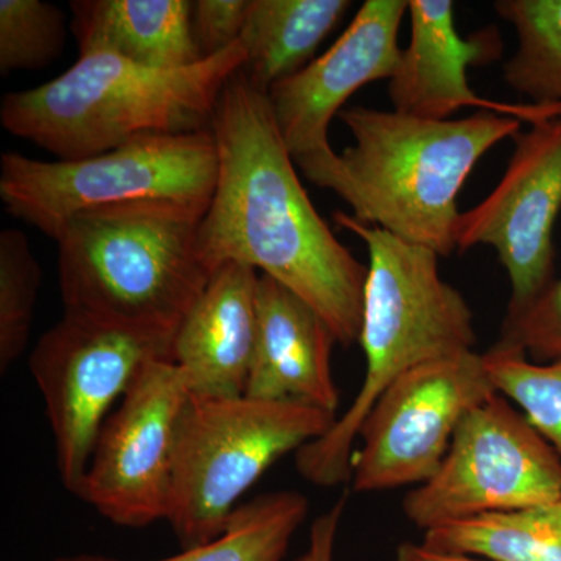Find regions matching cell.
I'll return each mask as SVG.
<instances>
[{
    "label": "cell",
    "mask_w": 561,
    "mask_h": 561,
    "mask_svg": "<svg viewBox=\"0 0 561 561\" xmlns=\"http://www.w3.org/2000/svg\"><path fill=\"white\" fill-rule=\"evenodd\" d=\"M210 130L219 173L198 228L203 264L213 275L239 262L278 280L350 348L359 341L368 265L339 242L302 187L268 92L241 70L221 92Z\"/></svg>",
    "instance_id": "cell-1"
},
{
    "label": "cell",
    "mask_w": 561,
    "mask_h": 561,
    "mask_svg": "<svg viewBox=\"0 0 561 561\" xmlns=\"http://www.w3.org/2000/svg\"><path fill=\"white\" fill-rule=\"evenodd\" d=\"M339 119L353 146L306 179L335 192L354 219L440 257L457 251V198L465 181L486 151L523 127L522 121L490 111L430 121L362 105L343 110Z\"/></svg>",
    "instance_id": "cell-2"
},
{
    "label": "cell",
    "mask_w": 561,
    "mask_h": 561,
    "mask_svg": "<svg viewBox=\"0 0 561 561\" xmlns=\"http://www.w3.org/2000/svg\"><path fill=\"white\" fill-rule=\"evenodd\" d=\"M334 221L364 242L370 264L357 341L365 356L364 381L330 432L295 454L301 478L323 489L350 482L362 424L391 383L427 362L474 351L478 341L474 313L442 278L435 251L342 210Z\"/></svg>",
    "instance_id": "cell-3"
},
{
    "label": "cell",
    "mask_w": 561,
    "mask_h": 561,
    "mask_svg": "<svg viewBox=\"0 0 561 561\" xmlns=\"http://www.w3.org/2000/svg\"><path fill=\"white\" fill-rule=\"evenodd\" d=\"M247 65L241 43L181 69H151L111 54L80 55L57 79L9 92L0 122L58 161L95 157L146 135L213 127L221 92Z\"/></svg>",
    "instance_id": "cell-4"
},
{
    "label": "cell",
    "mask_w": 561,
    "mask_h": 561,
    "mask_svg": "<svg viewBox=\"0 0 561 561\" xmlns=\"http://www.w3.org/2000/svg\"><path fill=\"white\" fill-rule=\"evenodd\" d=\"M205 213L133 202L73 216L55 239L65 311L175 334L210 278L198 253Z\"/></svg>",
    "instance_id": "cell-5"
},
{
    "label": "cell",
    "mask_w": 561,
    "mask_h": 561,
    "mask_svg": "<svg viewBox=\"0 0 561 561\" xmlns=\"http://www.w3.org/2000/svg\"><path fill=\"white\" fill-rule=\"evenodd\" d=\"M335 420L301 402L191 397L180 423L168 516L181 549L216 540L261 476L319 440Z\"/></svg>",
    "instance_id": "cell-6"
},
{
    "label": "cell",
    "mask_w": 561,
    "mask_h": 561,
    "mask_svg": "<svg viewBox=\"0 0 561 561\" xmlns=\"http://www.w3.org/2000/svg\"><path fill=\"white\" fill-rule=\"evenodd\" d=\"M219 173L213 130L146 135L77 161L0 158V198L11 216L57 239L83 210L175 202L208 210Z\"/></svg>",
    "instance_id": "cell-7"
},
{
    "label": "cell",
    "mask_w": 561,
    "mask_h": 561,
    "mask_svg": "<svg viewBox=\"0 0 561 561\" xmlns=\"http://www.w3.org/2000/svg\"><path fill=\"white\" fill-rule=\"evenodd\" d=\"M173 337L73 311L41 335L28 368L46 405L58 474L73 496L114 405L150 362L172 360Z\"/></svg>",
    "instance_id": "cell-8"
},
{
    "label": "cell",
    "mask_w": 561,
    "mask_h": 561,
    "mask_svg": "<svg viewBox=\"0 0 561 561\" xmlns=\"http://www.w3.org/2000/svg\"><path fill=\"white\" fill-rule=\"evenodd\" d=\"M560 497V457L523 413L494 394L465 416L440 470L405 494L402 512L424 534Z\"/></svg>",
    "instance_id": "cell-9"
},
{
    "label": "cell",
    "mask_w": 561,
    "mask_h": 561,
    "mask_svg": "<svg viewBox=\"0 0 561 561\" xmlns=\"http://www.w3.org/2000/svg\"><path fill=\"white\" fill-rule=\"evenodd\" d=\"M494 394L482 354L476 351L405 373L362 424L359 448L351 460V489L378 493L423 485L440 470L465 416Z\"/></svg>",
    "instance_id": "cell-10"
},
{
    "label": "cell",
    "mask_w": 561,
    "mask_h": 561,
    "mask_svg": "<svg viewBox=\"0 0 561 561\" xmlns=\"http://www.w3.org/2000/svg\"><path fill=\"white\" fill-rule=\"evenodd\" d=\"M190 400L172 360L150 362L103 423L80 500L116 526L168 522L176 440Z\"/></svg>",
    "instance_id": "cell-11"
},
{
    "label": "cell",
    "mask_w": 561,
    "mask_h": 561,
    "mask_svg": "<svg viewBox=\"0 0 561 561\" xmlns=\"http://www.w3.org/2000/svg\"><path fill=\"white\" fill-rule=\"evenodd\" d=\"M515 150L497 186L460 214L457 251L496 250L511 279L505 319L534 305L553 278V227L561 213V114L515 136Z\"/></svg>",
    "instance_id": "cell-12"
},
{
    "label": "cell",
    "mask_w": 561,
    "mask_h": 561,
    "mask_svg": "<svg viewBox=\"0 0 561 561\" xmlns=\"http://www.w3.org/2000/svg\"><path fill=\"white\" fill-rule=\"evenodd\" d=\"M408 13L409 0H367L330 49L268 91L280 136L302 175L334 158L328 133L351 95L397 72L398 36Z\"/></svg>",
    "instance_id": "cell-13"
},
{
    "label": "cell",
    "mask_w": 561,
    "mask_h": 561,
    "mask_svg": "<svg viewBox=\"0 0 561 561\" xmlns=\"http://www.w3.org/2000/svg\"><path fill=\"white\" fill-rule=\"evenodd\" d=\"M411 43L389 80L393 110L420 119L448 121L461 108H478L530 125L561 114V105L505 103L481 98L467 79L471 66L489 65L502 54L496 27L461 38L451 0H409Z\"/></svg>",
    "instance_id": "cell-14"
},
{
    "label": "cell",
    "mask_w": 561,
    "mask_h": 561,
    "mask_svg": "<svg viewBox=\"0 0 561 561\" xmlns=\"http://www.w3.org/2000/svg\"><path fill=\"white\" fill-rule=\"evenodd\" d=\"M331 328L311 305L260 275L257 327L245 397L313 405L335 415L341 393L332 376Z\"/></svg>",
    "instance_id": "cell-15"
},
{
    "label": "cell",
    "mask_w": 561,
    "mask_h": 561,
    "mask_svg": "<svg viewBox=\"0 0 561 561\" xmlns=\"http://www.w3.org/2000/svg\"><path fill=\"white\" fill-rule=\"evenodd\" d=\"M257 271L227 262L181 321L172 362L194 398L245 397L257 327Z\"/></svg>",
    "instance_id": "cell-16"
},
{
    "label": "cell",
    "mask_w": 561,
    "mask_h": 561,
    "mask_svg": "<svg viewBox=\"0 0 561 561\" xmlns=\"http://www.w3.org/2000/svg\"><path fill=\"white\" fill-rule=\"evenodd\" d=\"M70 31L80 55L111 54L151 69L202 61L191 0H76Z\"/></svg>",
    "instance_id": "cell-17"
},
{
    "label": "cell",
    "mask_w": 561,
    "mask_h": 561,
    "mask_svg": "<svg viewBox=\"0 0 561 561\" xmlns=\"http://www.w3.org/2000/svg\"><path fill=\"white\" fill-rule=\"evenodd\" d=\"M353 5L350 0H250L243 72L268 92L316 60L317 49Z\"/></svg>",
    "instance_id": "cell-18"
},
{
    "label": "cell",
    "mask_w": 561,
    "mask_h": 561,
    "mask_svg": "<svg viewBox=\"0 0 561 561\" xmlns=\"http://www.w3.org/2000/svg\"><path fill=\"white\" fill-rule=\"evenodd\" d=\"M308 513V497L300 491L264 493L239 505L216 540L157 561H283ZM54 561L121 560L79 553Z\"/></svg>",
    "instance_id": "cell-19"
},
{
    "label": "cell",
    "mask_w": 561,
    "mask_h": 561,
    "mask_svg": "<svg viewBox=\"0 0 561 561\" xmlns=\"http://www.w3.org/2000/svg\"><path fill=\"white\" fill-rule=\"evenodd\" d=\"M423 542L491 561H561V497L424 531Z\"/></svg>",
    "instance_id": "cell-20"
},
{
    "label": "cell",
    "mask_w": 561,
    "mask_h": 561,
    "mask_svg": "<svg viewBox=\"0 0 561 561\" xmlns=\"http://www.w3.org/2000/svg\"><path fill=\"white\" fill-rule=\"evenodd\" d=\"M494 11L516 35L505 83L531 103L561 105V0H497Z\"/></svg>",
    "instance_id": "cell-21"
},
{
    "label": "cell",
    "mask_w": 561,
    "mask_h": 561,
    "mask_svg": "<svg viewBox=\"0 0 561 561\" xmlns=\"http://www.w3.org/2000/svg\"><path fill=\"white\" fill-rule=\"evenodd\" d=\"M497 394L523 411L561 459V360L538 364L516 346L497 342L482 354Z\"/></svg>",
    "instance_id": "cell-22"
},
{
    "label": "cell",
    "mask_w": 561,
    "mask_h": 561,
    "mask_svg": "<svg viewBox=\"0 0 561 561\" xmlns=\"http://www.w3.org/2000/svg\"><path fill=\"white\" fill-rule=\"evenodd\" d=\"M41 279L39 262L20 230L0 232V371L28 345Z\"/></svg>",
    "instance_id": "cell-23"
},
{
    "label": "cell",
    "mask_w": 561,
    "mask_h": 561,
    "mask_svg": "<svg viewBox=\"0 0 561 561\" xmlns=\"http://www.w3.org/2000/svg\"><path fill=\"white\" fill-rule=\"evenodd\" d=\"M66 18L41 0H0V72L46 68L60 57Z\"/></svg>",
    "instance_id": "cell-24"
},
{
    "label": "cell",
    "mask_w": 561,
    "mask_h": 561,
    "mask_svg": "<svg viewBox=\"0 0 561 561\" xmlns=\"http://www.w3.org/2000/svg\"><path fill=\"white\" fill-rule=\"evenodd\" d=\"M500 342L546 362L561 360V278L526 311L504 320Z\"/></svg>",
    "instance_id": "cell-25"
},
{
    "label": "cell",
    "mask_w": 561,
    "mask_h": 561,
    "mask_svg": "<svg viewBox=\"0 0 561 561\" xmlns=\"http://www.w3.org/2000/svg\"><path fill=\"white\" fill-rule=\"evenodd\" d=\"M250 0H195L192 35L203 60L216 57L241 41Z\"/></svg>",
    "instance_id": "cell-26"
},
{
    "label": "cell",
    "mask_w": 561,
    "mask_h": 561,
    "mask_svg": "<svg viewBox=\"0 0 561 561\" xmlns=\"http://www.w3.org/2000/svg\"><path fill=\"white\" fill-rule=\"evenodd\" d=\"M346 501L348 497H341L330 511L321 513L319 518L313 519L309 530L308 546L295 561H337L335 551H337L339 530L345 515Z\"/></svg>",
    "instance_id": "cell-27"
},
{
    "label": "cell",
    "mask_w": 561,
    "mask_h": 561,
    "mask_svg": "<svg viewBox=\"0 0 561 561\" xmlns=\"http://www.w3.org/2000/svg\"><path fill=\"white\" fill-rule=\"evenodd\" d=\"M393 561H491L482 557L467 556V553H457L440 551L432 548L426 542L405 541L398 546L394 551Z\"/></svg>",
    "instance_id": "cell-28"
}]
</instances>
